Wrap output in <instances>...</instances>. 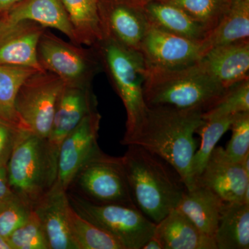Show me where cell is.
Segmentation results:
<instances>
[{"label": "cell", "mask_w": 249, "mask_h": 249, "mask_svg": "<svg viewBox=\"0 0 249 249\" xmlns=\"http://www.w3.org/2000/svg\"><path fill=\"white\" fill-rule=\"evenodd\" d=\"M104 37L139 51L149 24L142 7L126 0H98Z\"/></svg>", "instance_id": "obj_13"}, {"label": "cell", "mask_w": 249, "mask_h": 249, "mask_svg": "<svg viewBox=\"0 0 249 249\" xmlns=\"http://www.w3.org/2000/svg\"><path fill=\"white\" fill-rule=\"evenodd\" d=\"M183 10L208 31L213 29L227 11L231 0H163Z\"/></svg>", "instance_id": "obj_28"}, {"label": "cell", "mask_w": 249, "mask_h": 249, "mask_svg": "<svg viewBox=\"0 0 249 249\" xmlns=\"http://www.w3.org/2000/svg\"><path fill=\"white\" fill-rule=\"evenodd\" d=\"M19 24L0 43V65L27 67L45 71L39 61L37 47L44 32L42 26Z\"/></svg>", "instance_id": "obj_20"}, {"label": "cell", "mask_w": 249, "mask_h": 249, "mask_svg": "<svg viewBox=\"0 0 249 249\" xmlns=\"http://www.w3.org/2000/svg\"><path fill=\"white\" fill-rule=\"evenodd\" d=\"M127 146L121 160L134 204L157 224L178 207L186 191V185L163 159L138 145Z\"/></svg>", "instance_id": "obj_2"}, {"label": "cell", "mask_w": 249, "mask_h": 249, "mask_svg": "<svg viewBox=\"0 0 249 249\" xmlns=\"http://www.w3.org/2000/svg\"><path fill=\"white\" fill-rule=\"evenodd\" d=\"M235 115L204 119V124L196 130V134L201 137V143L192 162V174L195 183L204 170L218 142L230 129Z\"/></svg>", "instance_id": "obj_27"}, {"label": "cell", "mask_w": 249, "mask_h": 249, "mask_svg": "<svg viewBox=\"0 0 249 249\" xmlns=\"http://www.w3.org/2000/svg\"><path fill=\"white\" fill-rule=\"evenodd\" d=\"M34 208L16 194L14 199L0 213V235L9 237L29 220Z\"/></svg>", "instance_id": "obj_32"}, {"label": "cell", "mask_w": 249, "mask_h": 249, "mask_svg": "<svg viewBox=\"0 0 249 249\" xmlns=\"http://www.w3.org/2000/svg\"><path fill=\"white\" fill-rule=\"evenodd\" d=\"M65 84L60 77L48 71L36 72L24 81L16 97V109L25 130L48 138Z\"/></svg>", "instance_id": "obj_7"}, {"label": "cell", "mask_w": 249, "mask_h": 249, "mask_svg": "<svg viewBox=\"0 0 249 249\" xmlns=\"http://www.w3.org/2000/svg\"><path fill=\"white\" fill-rule=\"evenodd\" d=\"M69 206L67 191L54 186L34 206L50 249H77L69 227Z\"/></svg>", "instance_id": "obj_17"}, {"label": "cell", "mask_w": 249, "mask_h": 249, "mask_svg": "<svg viewBox=\"0 0 249 249\" xmlns=\"http://www.w3.org/2000/svg\"><path fill=\"white\" fill-rule=\"evenodd\" d=\"M101 119L97 110L89 113L62 141L59 149L54 186L68 191L81 168L102 153L98 144Z\"/></svg>", "instance_id": "obj_9"}, {"label": "cell", "mask_w": 249, "mask_h": 249, "mask_svg": "<svg viewBox=\"0 0 249 249\" xmlns=\"http://www.w3.org/2000/svg\"><path fill=\"white\" fill-rule=\"evenodd\" d=\"M8 240L13 249H50L42 223L34 210L29 220Z\"/></svg>", "instance_id": "obj_30"}, {"label": "cell", "mask_w": 249, "mask_h": 249, "mask_svg": "<svg viewBox=\"0 0 249 249\" xmlns=\"http://www.w3.org/2000/svg\"><path fill=\"white\" fill-rule=\"evenodd\" d=\"M207 188L224 202L249 204V173L241 163L228 157L222 147H215L195 185Z\"/></svg>", "instance_id": "obj_11"}, {"label": "cell", "mask_w": 249, "mask_h": 249, "mask_svg": "<svg viewBox=\"0 0 249 249\" xmlns=\"http://www.w3.org/2000/svg\"><path fill=\"white\" fill-rule=\"evenodd\" d=\"M142 249H163L160 240L154 233V235L149 239Z\"/></svg>", "instance_id": "obj_36"}, {"label": "cell", "mask_w": 249, "mask_h": 249, "mask_svg": "<svg viewBox=\"0 0 249 249\" xmlns=\"http://www.w3.org/2000/svg\"><path fill=\"white\" fill-rule=\"evenodd\" d=\"M204 111L170 106L147 107L138 127L121 143L142 147L158 156L176 170L187 190L195 186L192 162L196 150L194 134L204 124Z\"/></svg>", "instance_id": "obj_1"}, {"label": "cell", "mask_w": 249, "mask_h": 249, "mask_svg": "<svg viewBox=\"0 0 249 249\" xmlns=\"http://www.w3.org/2000/svg\"><path fill=\"white\" fill-rule=\"evenodd\" d=\"M16 196L10 186L6 167H0V213L7 206Z\"/></svg>", "instance_id": "obj_34"}, {"label": "cell", "mask_w": 249, "mask_h": 249, "mask_svg": "<svg viewBox=\"0 0 249 249\" xmlns=\"http://www.w3.org/2000/svg\"><path fill=\"white\" fill-rule=\"evenodd\" d=\"M96 110V101L86 85H64L54 113L52 128L46 139L49 154L57 168L62 141L89 113Z\"/></svg>", "instance_id": "obj_12"}, {"label": "cell", "mask_w": 249, "mask_h": 249, "mask_svg": "<svg viewBox=\"0 0 249 249\" xmlns=\"http://www.w3.org/2000/svg\"><path fill=\"white\" fill-rule=\"evenodd\" d=\"M69 201L82 217L115 238L124 249H142L154 235L156 224L137 208L97 204L76 192L67 191Z\"/></svg>", "instance_id": "obj_6"}, {"label": "cell", "mask_w": 249, "mask_h": 249, "mask_svg": "<svg viewBox=\"0 0 249 249\" xmlns=\"http://www.w3.org/2000/svg\"><path fill=\"white\" fill-rule=\"evenodd\" d=\"M41 65L67 84L86 85L90 73L89 59L83 51L44 31L37 47Z\"/></svg>", "instance_id": "obj_14"}, {"label": "cell", "mask_w": 249, "mask_h": 249, "mask_svg": "<svg viewBox=\"0 0 249 249\" xmlns=\"http://www.w3.org/2000/svg\"><path fill=\"white\" fill-rule=\"evenodd\" d=\"M139 52L149 68L177 70L195 65L202 56L201 42L149 25Z\"/></svg>", "instance_id": "obj_10"}, {"label": "cell", "mask_w": 249, "mask_h": 249, "mask_svg": "<svg viewBox=\"0 0 249 249\" xmlns=\"http://www.w3.org/2000/svg\"><path fill=\"white\" fill-rule=\"evenodd\" d=\"M224 202L206 187L196 184L186 190L178 209L204 235L214 240Z\"/></svg>", "instance_id": "obj_19"}, {"label": "cell", "mask_w": 249, "mask_h": 249, "mask_svg": "<svg viewBox=\"0 0 249 249\" xmlns=\"http://www.w3.org/2000/svg\"><path fill=\"white\" fill-rule=\"evenodd\" d=\"M249 0H231L217 25L201 41L203 54L218 46L249 40Z\"/></svg>", "instance_id": "obj_22"}, {"label": "cell", "mask_w": 249, "mask_h": 249, "mask_svg": "<svg viewBox=\"0 0 249 249\" xmlns=\"http://www.w3.org/2000/svg\"><path fill=\"white\" fill-rule=\"evenodd\" d=\"M3 41L2 32H1V25H0V43Z\"/></svg>", "instance_id": "obj_39"}, {"label": "cell", "mask_w": 249, "mask_h": 249, "mask_svg": "<svg viewBox=\"0 0 249 249\" xmlns=\"http://www.w3.org/2000/svg\"><path fill=\"white\" fill-rule=\"evenodd\" d=\"M34 22L42 27L53 28L78 43L76 32L61 0H22L0 19L6 37L23 22Z\"/></svg>", "instance_id": "obj_15"}, {"label": "cell", "mask_w": 249, "mask_h": 249, "mask_svg": "<svg viewBox=\"0 0 249 249\" xmlns=\"http://www.w3.org/2000/svg\"><path fill=\"white\" fill-rule=\"evenodd\" d=\"M155 235L163 249H217L214 240L204 235L178 209L156 224Z\"/></svg>", "instance_id": "obj_18"}, {"label": "cell", "mask_w": 249, "mask_h": 249, "mask_svg": "<svg viewBox=\"0 0 249 249\" xmlns=\"http://www.w3.org/2000/svg\"><path fill=\"white\" fill-rule=\"evenodd\" d=\"M0 249H13L8 238L1 235H0Z\"/></svg>", "instance_id": "obj_38"}, {"label": "cell", "mask_w": 249, "mask_h": 249, "mask_svg": "<svg viewBox=\"0 0 249 249\" xmlns=\"http://www.w3.org/2000/svg\"><path fill=\"white\" fill-rule=\"evenodd\" d=\"M20 131L0 121V167H6Z\"/></svg>", "instance_id": "obj_33"}, {"label": "cell", "mask_w": 249, "mask_h": 249, "mask_svg": "<svg viewBox=\"0 0 249 249\" xmlns=\"http://www.w3.org/2000/svg\"><path fill=\"white\" fill-rule=\"evenodd\" d=\"M73 186L76 193L92 202L136 207L121 157L102 152L81 168L70 187Z\"/></svg>", "instance_id": "obj_8"}, {"label": "cell", "mask_w": 249, "mask_h": 249, "mask_svg": "<svg viewBox=\"0 0 249 249\" xmlns=\"http://www.w3.org/2000/svg\"><path fill=\"white\" fill-rule=\"evenodd\" d=\"M217 249H249V204L224 202L214 236Z\"/></svg>", "instance_id": "obj_23"}, {"label": "cell", "mask_w": 249, "mask_h": 249, "mask_svg": "<svg viewBox=\"0 0 249 249\" xmlns=\"http://www.w3.org/2000/svg\"><path fill=\"white\" fill-rule=\"evenodd\" d=\"M126 1H129L131 4L142 8L144 5L147 4V3L151 2V1H163V0H126Z\"/></svg>", "instance_id": "obj_37"}, {"label": "cell", "mask_w": 249, "mask_h": 249, "mask_svg": "<svg viewBox=\"0 0 249 249\" xmlns=\"http://www.w3.org/2000/svg\"><path fill=\"white\" fill-rule=\"evenodd\" d=\"M249 111V79L232 85L212 107L204 111V120L223 116H233Z\"/></svg>", "instance_id": "obj_29"}, {"label": "cell", "mask_w": 249, "mask_h": 249, "mask_svg": "<svg viewBox=\"0 0 249 249\" xmlns=\"http://www.w3.org/2000/svg\"><path fill=\"white\" fill-rule=\"evenodd\" d=\"M21 1L22 0H0V14H3L7 12Z\"/></svg>", "instance_id": "obj_35"}, {"label": "cell", "mask_w": 249, "mask_h": 249, "mask_svg": "<svg viewBox=\"0 0 249 249\" xmlns=\"http://www.w3.org/2000/svg\"><path fill=\"white\" fill-rule=\"evenodd\" d=\"M13 191L34 207L56 180L57 168L47 140L29 131H20L6 165Z\"/></svg>", "instance_id": "obj_4"}, {"label": "cell", "mask_w": 249, "mask_h": 249, "mask_svg": "<svg viewBox=\"0 0 249 249\" xmlns=\"http://www.w3.org/2000/svg\"><path fill=\"white\" fill-rule=\"evenodd\" d=\"M37 71L27 67L0 65V121L27 131L18 117L16 99L24 81Z\"/></svg>", "instance_id": "obj_25"}, {"label": "cell", "mask_w": 249, "mask_h": 249, "mask_svg": "<svg viewBox=\"0 0 249 249\" xmlns=\"http://www.w3.org/2000/svg\"><path fill=\"white\" fill-rule=\"evenodd\" d=\"M68 222L77 249H124L115 238L82 217L70 203Z\"/></svg>", "instance_id": "obj_26"}, {"label": "cell", "mask_w": 249, "mask_h": 249, "mask_svg": "<svg viewBox=\"0 0 249 249\" xmlns=\"http://www.w3.org/2000/svg\"><path fill=\"white\" fill-rule=\"evenodd\" d=\"M149 25L173 35L201 42L207 29L183 10L164 1H154L142 7Z\"/></svg>", "instance_id": "obj_21"}, {"label": "cell", "mask_w": 249, "mask_h": 249, "mask_svg": "<svg viewBox=\"0 0 249 249\" xmlns=\"http://www.w3.org/2000/svg\"><path fill=\"white\" fill-rule=\"evenodd\" d=\"M102 52L108 71L127 112L124 137L132 134L145 115L147 106L143 94L147 66L139 51L129 49L114 39L105 37Z\"/></svg>", "instance_id": "obj_5"}, {"label": "cell", "mask_w": 249, "mask_h": 249, "mask_svg": "<svg viewBox=\"0 0 249 249\" xmlns=\"http://www.w3.org/2000/svg\"><path fill=\"white\" fill-rule=\"evenodd\" d=\"M226 89L197 62L177 70L147 67L143 94L147 107L170 106L205 111L217 102Z\"/></svg>", "instance_id": "obj_3"}, {"label": "cell", "mask_w": 249, "mask_h": 249, "mask_svg": "<svg viewBox=\"0 0 249 249\" xmlns=\"http://www.w3.org/2000/svg\"><path fill=\"white\" fill-rule=\"evenodd\" d=\"M78 43L91 45L104 38L98 0H61Z\"/></svg>", "instance_id": "obj_24"}, {"label": "cell", "mask_w": 249, "mask_h": 249, "mask_svg": "<svg viewBox=\"0 0 249 249\" xmlns=\"http://www.w3.org/2000/svg\"><path fill=\"white\" fill-rule=\"evenodd\" d=\"M198 63L225 89L249 79V40L214 47L203 54Z\"/></svg>", "instance_id": "obj_16"}, {"label": "cell", "mask_w": 249, "mask_h": 249, "mask_svg": "<svg viewBox=\"0 0 249 249\" xmlns=\"http://www.w3.org/2000/svg\"><path fill=\"white\" fill-rule=\"evenodd\" d=\"M230 129L231 139L224 151L230 160L240 163L249 154V111L236 114Z\"/></svg>", "instance_id": "obj_31"}]
</instances>
